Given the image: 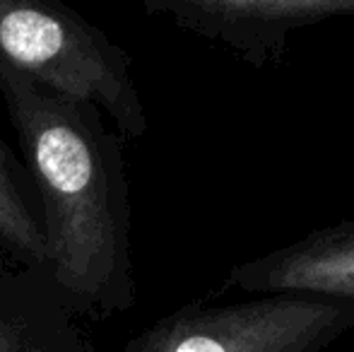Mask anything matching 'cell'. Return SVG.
I'll use <instances>...</instances> for the list:
<instances>
[{
    "label": "cell",
    "instance_id": "obj_1",
    "mask_svg": "<svg viewBox=\"0 0 354 352\" xmlns=\"http://www.w3.org/2000/svg\"><path fill=\"white\" fill-rule=\"evenodd\" d=\"M0 97L41 207L51 290L73 316L126 314L138 287L123 140L94 106L8 73Z\"/></svg>",
    "mask_w": 354,
    "mask_h": 352
},
{
    "label": "cell",
    "instance_id": "obj_2",
    "mask_svg": "<svg viewBox=\"0 0 354 352\" xmlns=\"http://www.w3.org/2000/svg\"><path fill=\"white\" fill-rule=\"evenodd\" d=\"M0 73L89 104L123 142L147 133L131 56L61 3L0 0Z\"/></svg>",
    "mask_w": 354,
    "mask_h": 352
},
{
    "label": "cell",
    "instance_id": "obj_3",
    "mask_svg": "<svg viewBox=\"0 0 354 352\" xmlns=\"http://www.w3.org/2000/svg\"><path fill=\"white\" fill-rule=\"evenodd\" d=\"M352 328L354 304L326 297L196 302L145 328L121 352H321Z\"/></svg>",
    "mask_w": 354,
    "mask_h": 352
},
{
    "label": "cell",
    "instance_id": "obj_4",
    "mask_svg": "<svg viewBox=\"0 0 354 352\" xmlns=\"http://www.w3.org/2000/svg\"><path fill=\"white\" fill-rule=\"evenodd\" d=\"M145 10L266 68L284 58L294 29L354 17V0H145Z\"/></svg>",
    "mask_w": 354,
    "mask_h": 352
},
{
    "label": "cell",
    "instance_id": "obj_5",
    "mask_svg": "<svg viewBox=\"0 0 354 352\" xmlns=\"http://www.w3.org/2000/svg\"><path fill=\"white\" fill-rule=\"evenodd\" d=\"M326 297L354 304V220L308 232L229 270L224 290Z\"/></svg>",
    "mask_w": 354,
    "mask_h": 352
},
{
    "label": "cell",
    "instance_id": "obj_6",
    "mask_svg": "<svg viewBox=\"0 0 354 352\" xmlns=\"http://www.w3.org/2000/svg\"><path fill=\"white\" fill-rule=\"evenodd\" d=\"M46 275L0 259V352H97Z\"/></svg>",
    "mask_w": 354,
    "mask_h": 352
},
{
    "label": "cell",
    "instance_id": "obj_7",
    "mask_svg": "<svg viewBox=\"0 0 354 352\" xmlns=\"http://www.w3.org/2000/svg\"><path fill=\"white\" fill-rule=\"evenodd\" d=\"M0 259L46 270V234L34 183L19 155L0 138Z\"/></svg>",
    "mask_w": 354,
    "mask_h": 352
}]
</instances>
